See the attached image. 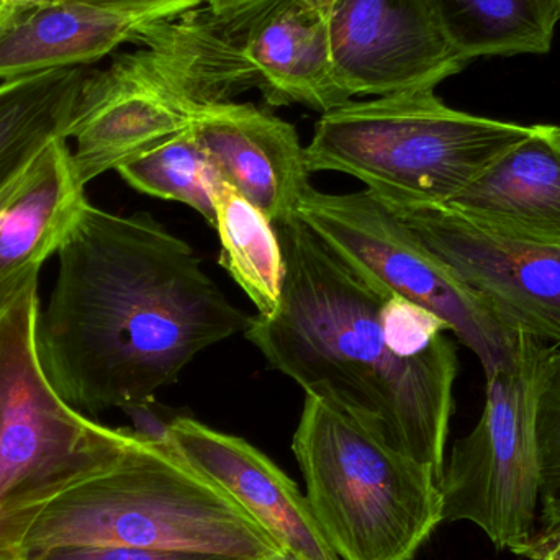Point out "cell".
Listing matches in <instances>:
<instances>
[{"instance_id": "5", "label": "cell", "mask_w": 560, "mask_h": 560, "mask_svg": "<svg viewBox=\"0 0 560 560\" xmlns=\"http://www.w3.org/2000/svg\"><path fill=\"white\" fill-rule=\"evenodd\" d=\"M529 131L447 107L434 91L404 92L322 114L306 166L354 177L382 202L446 206Z\"/></svg>"}, {"instance_id": "18", "label": "cell", "mask_w": 560, "mask_h": 560, "mask_svg": "<svg viewBox=\"0 0 560 560\" xmlns=\"http://www.w3.org/2000/svg\"><path fill=\"white\" fill-rule=\"evenodd\" d=\"M450 45L466 61L480 56L551 51L560 0H424Z\"/></svg>"}, {"instance_id": "3", "label": "cell", "mask_w": 560, "mask_h": 560, "mask_svg": "<svg viewBox=\"0 0 560 560\" xmlns=\"http://www.w3.org/2000/svg\"><path fill=\"white\" fill-rule=\"evenodd\" d=\"M39 272L0 308V560H22L43 513L114 466L137 436L75 410L58 394L36 348Z\"/></svg>"}, {"instance_id": "1", "label": "cell", "mask_w": 560, "mask_h": 560, "mask_svg": "<svg viewBox=\"0 0 560 560\" xmlns=\"http://www.w3.org/2000/svg\"><path fill=\"white\" fill-rule=\"evenodd\" d=\"M249 323L192 246L150 213L118 215L88 202L59 248L36 348L58 394L97 417L153 398Z\"/></svg>"}, {"instance_id": "22", "label": "cell", "mask_w": 560, "mask_h": 560, "mask_svg": "<svg viewBox=\"0 0 560 560\" xmlns=\"http://www.w3.org/2000/svg\"><path fill=\"white\" fill-rule=\"evenodd\" d=\"M535 427L545 515L560 509V345L549 348L539 369Z\"/></svg>"}, {"instance_id": "28", "label": "cell", "mask_w": 560, "mask_h": 560, "mask_svg": "<svg viewBox=\"0 0 560 560\" xmlns=\"http://www.w3.org/2000/svg\"><path fill=\"white\" fill-rule=\"evenodd\" d=\"M48 2L49 0H0V28Z\"/></svg>"}, {"instance_id": "16", "label": "cell", "mask_w": 560, "mask_h": 560, "mask_svg": "<svg viewBox=\"0 0 560 560\" xmlns=\"http://www.w3.org/2000/svg\"><path fill=\"white\" fill-rule=\"evenodd\" d=\"M72 148L56 138L26 167L0 207V295L10 296L58 255L88 203Z\"/></svg>"}, {"instance_id": "31", "label": "cell", "mask_w": 560, "mask_h": 560, "mask_svg": "<svg viewBox=\"0 0 560 560\" xmlns=\"http://www.w3.org/2000/svg\"><path fill=\"white\" fill-rule=\"evenodd\" d=\"M282 560H295V559H292V558H289V556H285V558H283Z\"/></svg>"}, {"instance_id": "13", "label": "cell", "mask_w": 560, "mask_h": 560, "mask_svg": "<svg viewBox=\"0 0 560 560\" xmlns=\"http://www.w3.org/2000/svg\"><path fill=\"white\" fill-rule=\"evenodd\" d=\"M194 135L223 183L275 225L296 217L312 189L305 148L282 118L236 102L194 108Z\"/></svg>"}, {"instance_id": "10", "label": "cell", "mask_w": 560, "mask_h": 560, "mask_svg": "<svg viewBox=\"0 0 560 560\" xmlns=\"http://www.w3.org/2000/svg\"><path fill=\"white\" fill-rule=\"evenodd\" d=\"M382 203L506 331L560 345V248L493 235L447 206Z\"/></svg>"}, {"instance_id": "11", "label": "cell", "mask_w": 560, "mask_h": 560, "mask_svg": "<svg viewBox=\"0 0 560 560\" xmlns=\"http://www.w3.org/2000/svg\"><path fill=\"white\" fill-rule=\"evenodd\" d=\"M196 102L151 49L85 72L66 138L88 186L156 150L192 125Z\"/></svg>"}, {"instance_id": "30", "label": "cell", "mask_w": 560, "mask_h": 560, "mask_svg": "<svg viewBox=\"0 0 560 560\" xmlns=\"http://www.w3.org/2000/svg\"><path fill=\"white\" fill-rule=\"evenodd\" d=\"M22 176H23V174H22ZM19 180H20V179H19ZM19 180H16V183H19ZM16 183H13V184H12V186L7 187V189H5V190H2V192H0V207H2V206H3V202H5L7 197H9V196H10V192H12L13 187H15V186H16ZM13 292H15V290H13ZM7 300H9V296H2V295H0V308H2V305H3V303H5V302H7Z\"/></svg>"}, {"instance_id": "6", "label": "cell", "mask_w": 560, "mask_h": 560, "mask_svg": "<svg viewBox=\"0 0 560 560\" xmlns=\"http://www.w3.org/2000/svg\"><path fill=\"white\" fill-rule=\"evenodd\" d=\"M292 451L341 560H413L444 523L438 474L335 404L305 395Z\"/></svg>"}, {"instance_id": "12", "label": "cell", "mask_w": 560, "mask_h": 560, "mask_svg": "<svg viewBox=\"0 0 560 560\" xmlns=\"http://www.w3.org/2000/svg\"><path fill=\"white\" fill-rule=\"evenodd\" d=\"M328 28L336 78L351 98L434 91L469 62L424 0H335Z\"/></svg>"}, {"instance_id": "14", "label": "cell", "mask_w": 560, "mask_h": 560, "mask_svg": "<svg viewBox=\"0 0 560 560\" xmlns=\"http://www.w3.org/2000/svg\"><path fill=\"white\" fill-rule=\"evenodd\" d=\"M171 434L187 466L229 493L289 558L341 560L299 486L258 447L179 415Z\"/></svg>"}, {"instance_id": "20", "label": "cell", "mask_w": 560, "mask_h": 560, "mask_svg": "<svg viewBox=\"0 0 560 560\" xmlns=\"http://www.w3.org/2000/svg\"><path fill=\"white\" fill-rule=\"evenodd\" d=\"M222 245L220 265L258 308L271 316L285 283V259L276 225L229 184L215 197V226Z\"/></svg>"}, {"instance_id": "26", "label": "cell", "mask_w": 560, "mask_h": 560, "mask_svg": "<svg viewBox=\"0 0 560 560\" xmlns=\"http://www.w3.org/2000/svg\"><path fill=\"white\" fill-rule=\"evenodd\" d=\"M141 16L150 22L174 19L202 5V0H74Z\"/></svg>"}, {"instance_id": "19", "label": "cell", "mask_w": 560, "mask_h": 560, "mask_svg": "<svg viewBox=\"0 0 560 560\" xmlns=\"http://www.w3.org/2000/svg\"><path fill=\"white\" fill-rule=\"evenodd\" d=\"M85 68L0 82V192L22 177L46 144L66 137Z\"/></svg>"}, {"instance_id": "2", "label": "cell", "mask_w": 560, "mask_h": 560, "mask_svg": "<svg viewBox=\"0 0 560 560\" xmlns=\"http://www.w3.org/2000/svg\"><path fill=\"white\" fill-rule=\"evenodd\" d=\"M276 232L285 259L282 299L271 316H252L246 338L305 395L348 411L441 479L459 372L450 336L423 354H398L381 315L390 292L299 217Z\"/></svg>"}, {"instance_id": "24", "label": "cell", "mask_w": 560, "mask_h": 560, "mask_svg": "<svg viewBox=\"0 0 560 560\" xmlns=\"http://www.w3.org/2000/svg\"><path fill=\"white\" fill-rule=\"evenodd\" d=\"M120 410L130 418L131 424H133L130 430L140 440L153 444L158 450L186 464V460L180 457L179 451L174 446L173 434H171V428H173L177 415L170 417V413L161 405H158L154 398L131 401V404L124 405Z\"/></svg>"}, {"instance_id": "25", "label": "cell", "mask_w": 560, "mask_h": 560, "mask_svg": "<svg viewBox=\"0 0 560 560\" xmlns=\"http://www.w3.org/2000/svg\"><path fill=\"white\" fill-rule=\"evenodd\" d=\"M278 2L280 0H202V5L213 25L222 32L235 33Z\"/></svg>"}, {"instance_id": "23", "label": "cell", "mask_w": 560, "mask_h": 560, "mask_svg": "<svg viewBox=\"0 0 560 560\" xmlns=\"http://www.w3.org/2000/svg\"><path fill=\"white\" fill-rule=\"evenodd\" d=\"M22 560H238L202 552L161 551L131 546L68 545L30 549Z\"/></svg>"}, {"instance_id": "7", "label": "cell", "mask_w": 560, "mask_h": 560, "mask_svg": "<svg viewBox=\"0 0 560 560\" xmlns=\"http://www.w3.org/2000/svg\"><path fill=\"white\" fill-rule=\"evenodd\" d=\"M335 0H280L235 33L210 22L203 9L148 23L135 42L160 56L196 104L230 101L261 89L271 105L325 112L352 98L342 91L329 45Z\"/></svg>"}, {"instance_id": "17", "label": "cell", "mask_w": 560, "mask_h": 560, "mask_svg": "<svg viewBox=\"0 0 560 560\" xmlns=\"http://www.w3.org/2000/svg\"><path fill=\"white\" fill-rule=\"evenodd\" d=\"M150 20L74 0H49L0 28V82L85 65L135 42Z\"/></svg>"}, {"instance_id": "27", "label": "cell", "mask_w": 560, "mask_h": 560, "mask_svg": "<svg viewBox=\"0 0 560 560\" xmlns=\"http://www.w3.org/2000/svg\"><path fill=\"white\" fill-rule=\"evenodd\" d=\"M518 556L528 560H560V535L535 533L532 541Z\"/></svg>"}, {"instance_id": "21", "label": "cell", "mask_w": 560, "mask_h": 560, "mask_svg": "<svg viewBox=\"0 0 560 560\" xmlns=\"http://www.w3.org/2000/svg\"><path fill=\"white\" fill-rule=\"evenodd\" d=\"M117 173L138 192L184 203L215 226V197L223 180L192 128L125 164Z\"/></svg>"}, {"instance_id": "4", "label": "cell", "mask_w": 560, "mask_h": 560, "mask_svg": "<svg viewBox=\"0 0 560 560\" xmlns=\"http://www.w3.org/2000/svg\"><path fill=\"white\" fill-rule=\"evenodd\" d=\"M68 545L238 560L287 556L229 493L138 436L114 466L69 490L43 513L26 551Z\"/></svg>"}, {"instance_id": "29", "label": "cell", "mask_w": 560, "mask_h": 560, "mask_svg": "<svg viewBox=\"0 0 560 560\" xmlns=\"http://www.w3.org/2000/svg\"><path fill=\"white\" fill-rule=\"evenodd\" d=\"M539 529H536V533H541V535H560V509L555 510V512L545 513V515H539Z\"/></svg>"}, {"instance_id": "8", "label": "cell", "mask_w": 560, "mask_h": 560, "mask_svg": "<svg viewBox=\"0 0 560 560\" xmlns=\"http://www.w3.org/2000/svg\"><path fill=\"white\" fill-rule=\"evenodd\" d=\"M548 342L516 335L509 361L486 375V407L454 444L440 487L444 522H469L518 556L532 541L541 500L535 407Z\"/></svg>"}, {"instance_id": "15", "label": "cell", "mask_w": 560, "mask_h": 560, "mask_svg": "<svg viewBox=\"0 0 560 560\" xmlns=\"http://www.w3.org/2000/svg\"><path fill=\"white\" fill-rule=\"evenodd\" d=\"M446 206L493 235L560 248V127L532 125Z\"/></svg>"}, {"instance_id": "9", "label": "cell", "mask_w": 560, "mask_h": 560, "mask_svg": "<svg viewBox=\"0 0 560 560\" xmlns=\"http://www.w3.org/2000/svg\"><path fill=\"white\" fill-rule=\"evenodd\" d=\"M296 217L336 255L382 289L404 296L450 325L489 375L509 361L515 338L460 279L369 190L310 189Z\"/></svg>"}]
</instances>
